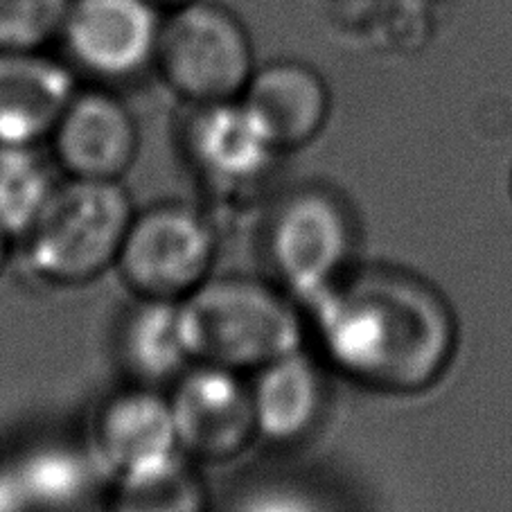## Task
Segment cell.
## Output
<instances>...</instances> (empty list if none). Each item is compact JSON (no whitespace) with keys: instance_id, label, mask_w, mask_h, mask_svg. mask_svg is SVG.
Instances as JSON below:
<instances>
[{"instance_id":"cell-1","label":"cell","mask_w":512,"mask_h":512,"mask_svg":"<svg viewBox=\"0 0 512 512\" xmlns=\"http://www.w3.org/2000/svg\"><path fill=\"white\" fill-rule=\"evenodd\" d=\"M307 305L334 364L400 391L431 382L454 341L436 294L397 273L368 271L348 285L334 282Z\"/></svg>"},{"instance_id":"cell-2","label":"cell","mask_w":512,"mask_h":512,"mask_svg":"<svg viewBox=\"0 0 512 512\" xmlns=\"http://www.w3.org/2000/svg\"><path fill=\"white\" fill-rule=\"evenodd\" d=\"M179 310L192 364L253 375L305 348V316L278 282L213 273L181 300Z\"/></svg>"},{"instance_id":"cell-3","label":"cell","mask_w":512,"mask_h":512,"mask_svg":"<svg viewBox=\"0 0 512 512\" xmlns=\"http://www.w3.org/2000/svg\"><path fill=\"white\" fill-rule=\"evenodd\" d=\"M136 208L122 181L64 179L21 237L30 271L52 287H84L116 269Z\"/></svg>"},{"instance_id":"cell-4","label":"cell","mask_w":512,"mask_h":512,"mask_svg":"<svg viewBox=\"0 0 512 512\" xmlns=\"http://www.w3.org/2000/svg\"><path fill=\"white\" fill-rule=\"evenodd\" d=\"M154 66L190 107L240 100L258 68L244 23L213 0H188L163 16Z\"/></svg>"},{"instance_id":"cell-5","label":"cell","mask_w":512,"mask_h":512,"mask_svg":"<svg viewBox=\"0 0 512 512\" xmlns=\"http://www.w3.org/2000/svg\"><path fill=\"white\" fill-rule=\"evenodd\" d=\"M217 233L206 213L181 201L136 210L116 262L136 298L181 303L213 276Z\"/></svg>"},{"instance_id":"cell-6","label":"cell","mask_w":512,"mask_h":512,"mask_svg":"<svg viewBox=\"0 0 512 512\" xmlns=\"http://www.w3.org/2000/svg\"><path fill=\"white\" fill-rule=\"evenodd\" d=\"M352 244L348 213L337 197L303 188L282 197L264 231V253L282 289L310 303L339 282Z\"/></svg>"},{"instance_id":"cell-7","label":"cell","mask_w":512,"mask_h":512,"mask_svg":"<svg viewBox=\"0 0 512 512\" xmlns=\"http://www.w3.org/2000/svg\"><path fill=\"white\" fill-rule=\"evenodd\" d=\"M179 452L197 465H224L258 443L249 375L190 364L170 386Z\"/></svg>"},{"instance_id":"cell-8","label":"cell","mask_w":512,"mask_h":512,"mask_svg":"<svg viewBox=\"0 0 512 512\" xmlns=\"http://www.w3.org/2000/svg\"><path fill=\"white\" fill-rule=\"evenodd\" d=\"M158 10L152 0H70L59 39L75 68L100 82H125L154 66Z\"/></svg>"},{"instance_id":"cell-9","label":"cell","mask_w":512,"mask_h":512,"mask_svg":"<svg viewBox=\"0 0 512 512\" xmlns=\"http://www.w3.org/2000/svg\"><path fill=\"white\" fill-rule=\"evenodd\" d=\"M48 145L64 179L122 181L138 158L140 131L118 95L77 88Z\"/></svg>"},{"instance_id":"cell-10","label":"cell","mask_w":512,"mask_h":512,"mask_svg":"<svg viewBox=\"0 0 512 512\" xmlns=\"http://www.w3.org/2000/svg\"><path fill=\"white\" fill-rule=\"evenodd\" d=\"M91 445L97 465L111 479L179 456L170 397L163 388L131 382L107 395L95 409Z\"/></svg>"},{"instance_id":"cell-11","label":"cell","mask_w":512,"mask_h":512,"mask_svg":"<svg viewBox=\"0 0 512 512\" xmlns=\"http://www.w3.org/2000/svg\"><path fill=\"white\" fill-rule=\"evenodd\" d=\"M183 154L213 192H242L269 174L278 156L253 125L240 100L190 107Z\"/></svg>"},{"instance_id":"cell-12","label":"cell","mask_w":512,"mask_h":512,"mask_svg":"<svg viewBox=\"0 0 512 512\" xmlns=\"http://www.w3.org/2000/svg\"><path fill=\"white\" fill-rule=\"evenodd\" d=\"M264 140L278 154L310 145L330 116L325 79L303 61L280 59L255 68L240 97Z\"/></svg>"},{"instance_id":"cell-13","label":"cell","mask_w":512,"mask_h":512,"mask_svg":"<svg viewBox=\"0 0 512 512\" xmlns=\"http://www.w3.org/2000/svg\"><path fill=\"white\" fill-rule=\"evenodd\" d=\"M75 93L73 70L43 50L0 52V147L48 143Z\"/></svg>"},{"instance_id":"cell-14","label":"cell","mask_w":512,"mask_h":512,"mask_svg":"<svg viewBox=\"0 0 512 512\" xmlns=\"http://www.w3.org/2000/svg\"><path fill=\"white\" fill-rule=\"evenodd\" d=\"M249 379L258 440L298 443L319 422L325 400L323 377L305 348L271 361Z\"/></svg>"},{"instance_id":"cell-15","label":"cell","mask_w":512,"mask_h":512,"mask_svg":"<svg viewBox=\"0 0 512 512\" xmlns=\"http://www.w3.org/2000/svg\"><path fill=\"white\" fill-rule=\"evenodd\" d=\"M116 355L131 384L172 386L192 364L179 303L136 298L118 323Z\"/></svg>"},{"instance_id":"cell-16","label":"cell","mask_w":512,"mask_h":512,"mask_svg":"<svg viewBox=\"0 0 512 512\" xmlns=\"http://www.w3.org/2000/svg\"><path fill=\"white\" fill-rule=\"evenodd\" d=\"M104 512H213V499L199 465L179 454L111 479Z\"/></svg>"},{"instance_id":"cell-17","label":"cell","mask_w":512,"mask_h":512,"mask_svg":"<svg viewBox=\"0 0 512 512\" xmlns=\"http://www.w3.org/2000/svg\"><path fill=\"white\" fill-rule=\"evenodd\" d=\"M59 167L37 147H0V226L14 242L30 231L59 188Z\"/></svg>"},{"instance_id":"cell-18","label":"cell","mask_w":512,"mask_h":512,"mask_svg":"<svg viewBox=\"0 0 512 512\" xmlns=\"http://www.w3.org/2000/svg\"><path fill=\"white\" fill-rule=\"evenodd\" d=\"M12 488L21 490L23 506L64 508L75 503L86 488V470L66 452H41L23 463L12 476Z\"/></svg>"},{"instance_id":"cell-19","label":"cell","mask_w":512,"mask_h":512,"mask_svg":"<svg viewBox=\"0 0 512 512\" xmlns=\"http://www.w3.org/2000/svg\"><path fill=\"white\" fill-rule=\"evenodd\" d=\"M70 0H0V52L43 50L59 39Z\"/></svg>"},{"instance_id":"cell-20","label":"cell","mask_w":512,"mask_h":512,"mask_svg":"<svg viewBox=\"0 0 512 512\" xmlns=\"http://www.w3.org/2000/svg\"><path fill=\"white\" fill-rule=\"evenodd\" d=\"M240 512H314L305 501H300L294 494L287 492H260L242 503Z\"/></svg>"},{"instance_id":"cell-21","label":"cell","mask_w":512,"mask_h":512,"mask_svg":"<svg viewBox=\"0 0 512 512\" xmlns=\"http://www.w3.org/2000/svg\"><path fill=\"white\" fill-rule=\"evenodd\" d=\"M14 240L10 235H7V231L3 226H0V271H3L7 258H10V249H12Z\"/></svg>"},{"instance_id":"cell-22","label":"cell","mask_w":512,"mask_h":512,"mask_svg":"<svg viewBox=\"0 0 512 512\" xmlns=\"http://www.w3.org/2000/svg\"><path fill=\"white\" fill-rule=\"evenodd\" d=\"M152 3L161 7V10H163V7H170V10H174V7L188 3V0H152Z\"/></svg>"}]
</instances>
